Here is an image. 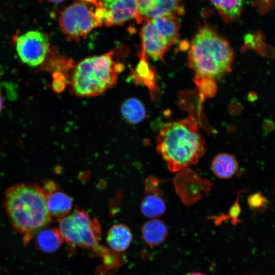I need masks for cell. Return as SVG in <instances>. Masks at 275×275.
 <instances>
[{
	"mask_svg": "<svg viewBox=\"0 0 275 275\" xmlns=\"http://www.w3.org/2000/svg\"><path fill=\"white\" fill-rule=\"evenodd\" d=\"M156 150L172 172L196 164L205 152V142L191 118L163 126L156 138Z\"/></svg>",
	"mask_w": 275,
	"mask_h": 275,
	"instance_id": "1",
	"label": "cell"
},
{
	"mask_svg": "<svg viewBox=\"0 0 275 275\" xmlns=\"http://www.w3.org/2000/svg\"><path fill=\"white\" fill-rule=\"evenodd\" d=\"M4 207L13 228L24 235V242L31 234L50 223L46 206V194L37 184L17 183L6 191Z\"/></svg>",
	"mask_w": 275,
	"mask_h": 275,
	"instance_id": "2",
	"label": "cell"
},
{
	"mask_svg": "<svg viewBox=\"0 0 275 275\" xmlns=\"http://www.w3.org/2000/svg\"><path fill=\"white\" fill-rule=\"evenodd\" d=\"M188 59L189 67L196 72V80L214 79L231 71L234 53L225 39L205 25L193 38Z\"/></svg>",
	"mask_w": 275,
	"mask_h": 275,
	"instance_id": "3",
	"label": "cell"
},
{
	"mask_svg": "<svg viewBox=\"0 0 275 275\" xmlns=\"http://www.w3.org/2000/svg\"><path fill=\"white\" fill-rule=\"evenodd\" d=\"M123 68V64L114 60L113 52L86 58L74 69L72 90L79 96L98 95L116 84Z\"/></svg>",
	"mask_w": 275,
	"mask_h": 275,
	"instance_id": "4",
	"label": "cell"
},
{
	"mask_svg": "<svg viewBox=\"0 0 275 275\" xmlns=\"http://www.w3.org/2000/svg\"><path fill=\"white\" fill-rule=\"evenodd\" d=\"M98 7L78 1L66 8L59 18L62 31L69 39L85 38L102 23L96 13Z\"/></svg>",
	"mask_w": 275,
	"mask_h": 275,
	"instance_id": "5",
	"label": "cell"
},
{
	"mask_svg": "<svg viewBox=\"0 0 275 275\" xmlns=\"http://www.w3.org/2000/svg\"><path fill=\"white\" fill-rule=\"evenodd\" d=\"M17 53L21 60L31 67H36L45 60L49 51L48 36L38 31H31L17 37Z\"/></svg>",
	"mask_w": 275,
	"mask_h": 275,
	"instance_id": "6",
	"label": "cell"
},
{
	"mask_svg": "<svg viewBox=\"0 0 275 275\" xmlns=\"http://www.w3.org/2000/svg\"><path fill=\"white\" fill-rule=\"evenodd\" d=\"M141 22L148 21L162 15L184 13L182 0H137Z\"/></svg>",
	"mask_w": 275,
	"mask_h": 275,
	"instance_id": "7",
	"label": "cell"
},
{
	"mask_svg": "<svg viewBox=\"0 0 275 275\" xmlns=\"http://www.w3.org/2000/svg\"><path fill=\"white\" fill-rule=\"evenodd\" d=\"M71 216L78 232L82 246L94 251H101L102 248L98 242L101 229L98 221L91 219L83 210H75Z\"/></svg>",
	"mask_w": 275,
	"mask_h": 275,
	"instance_id": "8",
	"label": "cell"
},
{
	"mask_svg": "<svg viewBox=\"0 0 275 275\" xmlns=\"http://www.w3.org/2000/svg\"><path fill=\"white\" fill-rule=\"evenodd\" d=\"M104 9L106 15L104 22L107 26L122 25L131 19L141 23L137 0H116Z\"/></svg>",
	"mask_w": 275,
	"mask_h": 275,
	"instance_id": "9",
	"label": "cell"
},
{
	"mask_svg": "<svg viewBox=\"0 0 275 275\" xmlns=\"http://www.w3.org/2000/svg\"><path fill=\"white\" fill-rule=\"evenodd\" d=\"M140 35L142 50L145 55L154 59H162L171 46L161 36L151 20L145 22Z\"/></svg>",
	"mask_w": 275,
	"mask_h": 275,
	"instance_id": "10",
	"label": "cell"
},
{
	"mask_svg": "<svg viewBox=\"0 0 275 275\" xmlns=\"http://www.w3.org/2000/svg\"><path fill=\"white\" fill-rule=\"evenodd\" d=\"M141 233L144 242L150 247L154 248L165 241L169 231L167 226L162 220L153 218L143 224Z\"/></svg>",
	"mask_w": 275,
	"mask_h": 275,
	"instance_id": "11",
	"label": "cell"
},
{
	"mask_svg": "<svg viewBox=\"0 0 275 275\" xmlns=\"http://www.w3.org/2000/svg\"><path fill=\"white\" fill-rule=\"evenodd\" d=\"M151 21L161 36L170 46L178 40L180 22L176 15L160 16Z\"/></svg>",
	"mask_w": 275,
	"mask_h": 275,
	"instance_id": "12",
	"label": "cell"
},
{
	"mask_svg": "<svg viewBox=\"0 0 275 275\" xmlns=\"http://www.w3.org/2000/svg\"><path fill=\"white\" fill-rule=\"evenodd\" d=\"M106 239L112 249L121 252L129 247L132 239V234L130 229L126 225L116 224L108 230Z\"/></svg>",
	"mask_w": 275,
	"mask_h": 275,
	"instance_id": "13",
	"label": "cell"
},
{
	"mask_svg": "<svg viewBox=\"0 0 275 275\" xmlns=\"http://www.w3.org/2000/svg\"><path fill=\"white\" fill-rule=\"evenodd\" d=\"M211 169L213 174L221 179H229L238 170V164L235 156L226 153H219L212 159Z\"/></svg>",
	"mask_w": 275,
	"mask_h": 275,
	"instance_id": "14",
	"label": "cell"
},
{
	"mask_svg": "<svg viewBox=\"0 0 275 275\" xmlns=\"http://www.w3.org/2000/svg\"><path fill=\"white\" fill-rule=\"evenodd\" d=\"M46 206L51 216L60 218L69 213L72 201L67 194L55 191L46 196Z\"/></svg>",
	"mask_w": 275,
	"mask_h": 275,
	"instance_id": "15",
	"label": "cell"
},
{
	"mask_svg": "<svg viewBox=\"0 0 275 275\" xmlns=\"http://www.w3.org/2000/svg\"><path fill=\"white\" fill-rule=\"evenodd\" d=\"M64 241L58 228L42 229L36 237L37 248L45 253H53L57 251Z\"/></svg>",
	"mask_w": 275,
	"mask_h": 275,
	"instance_id": "16",
	"label": "cell"
},
{
	"mask_svg": "<svg viewBox=\"0 0 275 275\" xmlns=\"http://www.w3.org/2000/svg\"><path fill=\"white\" fill-rule=\"evenodd\" d=\"M215 7L226 22L238 18L241 14L244 0H208Z\"/></svg>",
	"mask_w": 275,
	"mask_h": 275,
	"instance_id": "17",
	"label": "cell"
},
{
	"mask_svg": "<svg viewBox=\"0 0 275 275\" xmlns=\"http://www.w3.org/2000/svg\"><path fill=\"white\" fill-rule=\"evenodd\" d=\"M121 111L125 120L132 124L141 122L146 117L144 105L135 98H130L126 100L121 106Z\"/></svg>",
	"mask_w": 275,
	"mask_h": 275,
	"instance_id": "18",
	"label": "cell"
},
{
	"mask_svg": "<svg viewBox=\"0 0 275 275\" xmlns=\"http://www.w3.org/2000/svg\"><path fill=\"white\" fill-rule=\"evenodd\" d=\"M141 210L145 216L152 219L157 218L164 214L166 205L160 195L149 194L142 200Z\"/></svg>",
	"mask_w": 275,
	"mask_h": 275,
	"instance_id": "19",
	"label": "cell"
},
{
	"mask_svg": "<svg viewBox=\"0 0 275 275\" xmlns=\"http://www.w3.org/2000/svg\"><path fill=\"white\" fill-rule=\"evenodd\" d=\"M58 228L64 240L72 247H82L81 239L71 215L58 219Z\"/></svg>",
	"mask_w": 275,
	"mask_h": 275,
	"instance_id": "20",
	"label": "cell"
},
{
	"mask_svg": "<svg viewBox=\"0 0 275 275\" xmlns=\"http://www.w3.org/2000/svg\"><path fill=\"white\" fill-rule=\"evenodd\" d=\"M140 62L136 68L138 80L147 86L152 92H158V88L155 82V72L149 66L144 52L142 50Z\"/></svg>",
	"mask_w": 275,
	"mask_h": 275,
	"instance_id": "21",
	"label": "cell"
},
{
	"mask_svg": "<svg viewBox=\"0 0 275 275\" xmlns=\"http://www.w3.org/2000/svg\"><path fill=\"white\" fill-rule=\"evenodd\" d=\"M241 191L237 193V199L230 208L229 214L228 215L224 214L219 216H211L208 217L209 219H213L216 225H220L223 222L228 219H230L231 224L236 226L238 223L240 222L239 217L241 214V207L239 203V199Z\"/></svg>",
	"mask_w": 275,
	"mask_h": 275,
	"instance_id": "22",
	"label": "cell"
},
{
	"mask_svg": "<svg viewBox=\"0 0 275 275\" xmlns=\"http://www.w3.org/2000/svg\"><path fill=\"white\" fill-rule=\"evenodd\" d=\"M247 202L252 209L259 212L264 211L270 203L266 198L259 193L250 195Z\"/></svg>",
	"mask_w": 275,
	"mask_h": 275,
	"instance_id": "23",
	"label": "cell"
},
{
	"mask_svg": "<svg viewBox=\"0 0 275 275\" xmlns=\"http://www.w3.org/2000/svg\"><path fill=\"white\" fill-rule=\"evenodd\" d=\"M252 3L261 15L266 14L275 7V0H252Z\"/></svg>",
	"mask_w": 275,
	"mask_h": 275,
	"instance_id": "24",
	"label": "cell"
},
{
	"mask_svg": "<svg viewBox=\"0 0 275 275\" xmlns=\"http://www.w3.org/2000/svg\"><path fill=\"white\" fill-rule=\"evenodd\" d=\"M158 180L156 178L153 177L148 178L145 184L147 192L160 195V191L158 189Z\"/></svg>",
	"mask_w": 275,
	"mask_h": 275,
	"instance_id": "25",
	"label": "cell"
},
{
	"mask_svg": "<svg viewBox=\"0 0 275 275\" xmlns=\"http://www.w3.org/2000/svg\"><path fill=\"white\" fill-rule=\"evenodd\" d=\"M273 122L270 120H266L263 124V131L265 135L271 132L274 129Z\"/></svg>",
	"mask_w": 275,
	"mask_h": 275,
	"instance_id": "26",
	"label": "cell"
},
{
	"mask_svg": "<svg viewBox=\"0 0 275 275\" xmlns=\"http://www.w3.org/2000/svg\"><path fill=\"white\" fill-rule=\"evenodd\" d=\"M44 187H42L46 196L56 191L57 189L56 184L53 182L48 181L45 183Z\"/></svg>",
	"mask_w": 275,
	"mask_h": 275,
	"instance_id": "27",
	"label": "cell"
},
{
	"mask_svg": "<svg viewBox=\"0 0 275 275\" xmlns=\"http://www.w3.org/2000/svg\"><path fill=\"white\" fill-rule=\"evenodd\" d=\"M116 0H101L100 2L104 8H105L113 3Z\"/></svg>",
	"mask_w": 275,
	"mask_h": 275,
	"instance_id": "28",
	"label": "cell"
},
{
	"mask_svg": "<svg viewBox=\"0 0 275 275\" xmlns=\"http://www.w3.org/2000/svg\"><path fill=\"white\" fill-rule=\"evenodd\" d=\"M186 275H207L201 272L194 271L186 274Z\"/></svg>",
	"mask_w": 275,
	"mask_h": 275,
	"instance_id": "29",
	"label": "cell"
},
{
	"mask_svg": "<svg viewBox=\"0 0 275 275\" xmlns=\"http://www.w3.org/2000/svg\"><path fill=\"white\" fill-rule=\"evenodd\" d=\"M3 106V100L2 95L0 93V112L2 111Z\"/></svg>",
	"mask_w": 275,
	"mask_h": 275,
	"instance_id": "30",
	"label": "cell"
},
{
	"mask_svg": "<svg viewBox=\"0 0 275 275\" xmlns=\"http://www.w3.org/2000/svg\"><path fill=\"white\" fill-rule=\"evenodd\" d=\"M47 1L52 3H60L64 1V0H47Z\"/></svg>",
	"mask_w": 275,
	"mask_h": 275,
	"instance_id": "31",
	"label": "cell"
},
{
	"mask_svg": "<svg viewBox=\"0 0 275 275\" xmlns=\"http://www.w3.org/2000/svg\"><path fill=\"white\" fill-rule=\"evenodd\" d=\"M274 193L275 194V187H274Z\"/></svg>",
	"mask_w": 275,
	"mask_h": 275,
	"instance_id": "32",
	"label": "cell"
}]
</instances>
